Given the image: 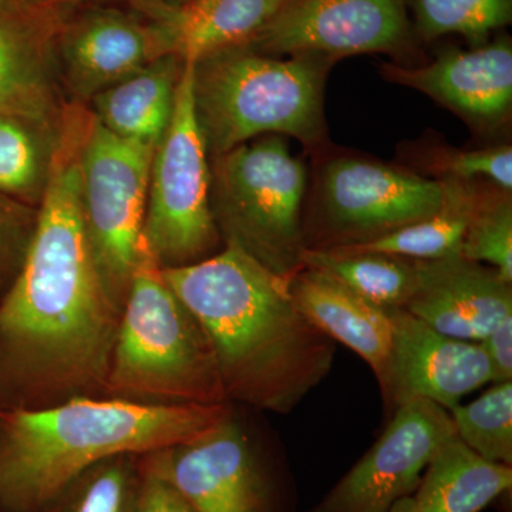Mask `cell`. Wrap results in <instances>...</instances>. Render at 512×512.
Returning <instances> with one entry per match:
<instances>
[{"label": "cell", "instance_id": "obj_10", "mask_svg": "<svg viewBox=\"0 0 512 512\" xmlns=\"http://www.w3.org/2000/svg\"><path fill=\"white\" fill-rule=\"evenodd\" d=\"M413 43L407 0H286L247 43L271 56L403 55Z\"/></svg>", "mask_w": 512, "mask_h": 512}, {"label": "cell", "instance_id": "obj_27", "mask_svg": "<svg viewBox=\"0 0 512 512\" xmlns=\"http://www.w3.org/2000/svg\"><path fill=\"white\" fill-rule=\"evenodd\" d=\"M458 439L481 457L512 467V380L450 410Z\"/></svg>", "mask_w": 512, "mask_h": 512}, {"label": "cell", "instance_id": "obj_1", "mask_svg": "<svg viewBox=\"0 0 512 512\" xmlns=\"http://www.w3.org/2000/svg\"><path fill=\"white\" fill-rule=\"evenodd\" d=\"M28 251L0 299V410L104 397L123 309L101 281L80 207L87 110L67 106Z\"/></svg>", "mask_w": 512, "mask_h": 512}, {"label": "cell", "instance_id": "obj_34", "mask_svg": "<svg viewBox=\"0 0 512 512\" xmlns=\"http://www.w3.org/2000/svg\"><path fill=\"white\" fill-rule=\"evenodd\" d=\"M35 5H55L57 0H33Z\"/></svg>", "mask_w": 512, "mask_h": 512}, {"label": "cell", "instance_id": "obj_30", "mask_svg": "<svg viewBox=\"0 0 512 512\" xmlns=\"http://www.w3.org/2000/svg\"><path fill=\"white\" fill-rule=\"evenodd\" d=\"M133 512H194L165 473L160 450L141 456V480Z\"/></svg>", "mask_w": 512, "mask_h": 512}, {"label": "cell", "instance_id": "obj_7", "mask_svg": "<svg viewBox=\"0 0 512 512\" xmlns=\"http://www.w3.org/2000/svg\"><path fill=\"white\" fill-rule=\"evenodd\" d=\"M194 63L184 62L170 126L154 150L143 242L161 268L197 264L222 244L210 205V156L195 117Z\"/></svg>", "mask_w": 512, "mask_h": 512}, {"label": "cell", "instance_id": "obj_8", "mask_svg": "<svg viewBox=\"0 0 512 512\" xmlns=\"http://www.w3.org/2000/svg\"><path fill=\"white\" fill-rule=\"evenodd\" d=\"M157 146L110 133L92 111L79 150L80 207L104 286L123 309L136 269Z\"/></svg>", "mask_w": 512, "mask_h": 512}, {"label": "cell", "instance_id": "obj_3", "mask_svg": "<svg viewBox=\"0 0 512 512\" xmlns=\"http://www.w3.org/2000/svg\"><path fill=\"white\" fill-rule=\"evenodd\" d=\"M231 412V403L158 407L107 397L0 410V512H50L100 461L197 439Z\"/></svg>", "mask_w": 512, "mask_h": 512}, {"label": "cell", "instance_id": "obj_31", "mask_svg": "<svg viewBox=\"0 0 512 512\" xmlns=\"http://www.w3.org/2000/svg\"><path fill=\"white\" fill-rule=\"evenodd\" d=\"M36 214L23 220H10L0 212V278L18 274L35 231Z\"/></svg>", "mask_w": 512, "mask_h": 512}, {"label": "cell", "instance_id": "obj_6", "mask_svg": "<svg viewBox=\"0 0 512 512\" xmlns=\"http://www.w3.org/2000/svg\"><path fill=\"white\" fill-rule=\"evenodd\" d=\"M210 205L222 245L288 278L302 266L306 167L281 136H262L210 157Z\"/></svg>", "mask_w": 512, "mask_h": 512}, {"label": "cell", "instance_id": "obj_26", "mask_svg": "<svg viewBox=\"0 0 512 512\" xmlns=\"http://www.w3.org/2000/svg\"><path fill=\"white\" fill-rule=\"evenodd\" d=\"M141 456L120 454L100 461L67 488L50 512H133Z\"/></svg>", "mask_w": 512, "mask_h": 512}, {"label": "cell", "instance_id": "obj_9", "mask_svg": "<svg viewBox=\"0 0 512 512\" xmlns=\"http://www.w3.org/2000/svg\"><path fill=\"white\" fill-rule=\"evenodd\" d=\"M319 212L328 242L360 244L407 227L439 210L443 185L393 165L338 157L319 175Z\"/></svg>", "mask_w": 512, "mask_h": 512}, {"label": "cell", "instance_id": "obj_24", "mask_svg": "<svg viewBox=\"0 0 512 512\" xmlns=\"http://www.w3.org/2000/svg\"><path fill=\"white\" fill-rule=\"evenodd\" d=\"M57 126L0 116V191L39 205L49 177Z\"/></svg>", "mask_w": 512, "mask_h": 512}, {"label": "cell", "instance_id": "obj_2", "mask_svg": "<svg viewBox=\"0 0 512 512\" xmlns=\"http://www.w3.org/2000/svg\"><path fill=\"white\" fill-rule=\"evenodd\" d=\"M163 275L210 340L229 403L291 413L329 375L335 342L298 311L288 278L241 249Z\"/></svg>", "mask_w": 512, "mask_h": 512}, {"label": "cell", "instance_id": "obj_14", "mask_svg": "<svg viewBox=\"0 0 512 512\" xmlns=\"http://www.w3.org/2000/svg\"><path fill=\"white\" fill-rule=\"evenodd\" d=\"M384 79L412 87L458 114L474 130H498L511 116L512 43L508 36L451 49L420 67L382 64Z\"/></svg>", "mask_w": 512, "mask_h": 512}, {"label": "cell", "instance_id": "obj_20", "mask_svg": "<svg viewBox=\"0 0 512 512\" xmlns=\"http://www.w3.org/2000/svg\"><path fill=\"white\" fill-rule=\"evenodd\" d=\"M183 70L181 57H160L94 96L90 111L110 133L157 146L170 126Z\"/></svg>", "mask_w": 512, "mask_h": 512}, {"label": "cell", "instance_id": "obj_33", "mask_svg": "<svg viewBox=\"0 0 512 512\" xmlns=\"http://www.w3.org/2000/svg\"><path fill=\"white\" fill-rule=\"evenodd\" d=\"M389 512H419L417 505L414 503L413 497H406L403 500L397 501L396 504L390 508Z\"/></svg>", "mask_w": 512, "mask_h": 512}, {"label": "cell", "instance_id": "obj_22", "mask_svg": "<svg viewBox=\"0 0 512 512\" xmlns=\"http://www.w3.org/2000/svg\"><path fill=\"white\" fill-rule=\"evenodd\" d=\"M439 181L443 185V202L439 210L430 217L372 241L326 249L342 252H382L416 261L460 255L481 185L478 181L456 178H440Z\"/></svg>", "mask_w": 512, "mask_h": 512}, {"label": "cell", "instance_id": "obj_32", "mask_svg": "<svg viewBox=\"0 0 512 512\" xmlns=\"http://www.w3.org/2000/svg\"><path fill=\"white\" fill-rule=\"evenodd\" d=\"M480 343L490 360L494 383L510 382L512 380V316L491 330Z\"/></svg>", "mask_w": 512, "mask_h": 512}, {"label": "cell", "instance_id": "obj_16", "mask_svg": "<svg viewBox=\"0 0 512 512\" xmlns=\"http://www.w3.org/2000/svg\"><path fill=\"white\" fill-rule=\"evenodd\" d=\"M406 311L451 338L481 342L512 316V289L495 269L461 255L417 261Z\"/></svg>", "mask_w": 512, "mask_h": 512}, {"label": "cell", "instance_id": "obj_15", "mask_svg": "<svg viewBox=\"0 0 512 512\" xmlns=\"http://www.w3.org/2000/svg\"><path fill=\"white\" fill-rule=\"evenodd\" d=\"M57 55L70 92L90 101L173 53L156 20L144 23L116 10H96L60 26Z\"/></svg>", "mask_w": 512, "mask_h": 512}, {"label": "cell", "instance_id": "obj_5", "mask_svg": "<svg viewBox=\"0 0 512 512\" xmlns=\"http://www.w3.org/2000/svg\"><path fill=\"white\" fill-rule=\"evenodd\" d=\"M104 397L158 407L229 403L210 340L144 242L121 311Z\"/></svg>", "mask_w": 512, "mask_h": 512}, {"label": "cell", "instance_id": "obj_4", "mask_svg": "<svg viewBox=\"0 0 512 512\" xmlns=\"http://www.w3.org/2000/svg\"><path fill=\"white\" fill-rule=\"evenodd\" d=\"M336 60L301 53L265 55L235 46L194 63L192 96L208 156L262 136H289L315 150L325 143L326 76Z\"/></svg>", "mask_w": 512, "mask_h": 512}, {"label": "cell", "instance_id": "obj_21", "mask_svg": "<svg viewBox=\"0 0 512 512\" xmlns=\"http://www.w3.org/2000/svg\"><path fill=\"white\" fill-rule=\"evenodd\" d=\"M511 485L512 467L481 457L456 434L431 457L412 497L419 512H480Z\"/></svg>", "mask_w": 512, "mask_h": 512}, {"label": "cell", "instance_id": "obj_17", "mask_svg": "<svg viewBox=\"0 0 512 512\" xmlns=\"http://www.w3.org/2000/svg\"><path fill=\"white\" fill-rule=\"evenodd\" d=\"M55 5L15 12L0 5V116L57 126L60 104L55 62L60 22Z\"/></svg>", "mask_w": 512, "mask_h": 512}, {"label": "cell", "instance_id": "obj_28", "mask_svg": "<svg viewBox=\"0 0 512 512\" xmlns=\"http://www.w3.org/2000/svg\"><path fill=\"white\" fill-rule=\"evenodd\" d=\"M461 256L495 269L512 284L511 192L494 184L481 185L480 195L468 222Z\"/></svg>", "mask_w": 512, "mask_h": 512}, {"label": "cell", "instance_id": "obj_25", "mask_svg": "<svg viewBox=\"0 0 512 512\" xmlns=\"http://www.w3.org/2000/svg\"><path fill=\"white\" fill-rule=\"evenodd\" d=\"M413 30L423 40L463 36L483 46L497 30L510 25L512 0H407Z\"/></svg>", "mask_w": 512, "mask_h": 512}, {"label": "cell", "instance_id": "obj_18", "mask_svg": "<svg viewBox=\"0 0 512 512\" xmlns=\"http://www.w3.org/2000/svg\"><path fill=\"white\" fill-rule=\"evenodd\" d=\"M288 291L298 311L315 328L333 342L348 346L372 367L382 389L392 353L389 313L308 266L302 265L288 276Z\"/></svg>", "mask_w": 512, "mask_h": 512}, {"label": "cell", "instance_id": "obj_19", "mask_svg": "<svg viewBox=\"0 0 512 512\" xmlns=\"http://www.w3.org/2000/svg\"><path fill=\"white\" fill-rule=\"evenodd\" d=\"M286 0H178L157 10L170 52L195 63L229 47L247 45Z\"/></svg>", "mask_w": 512, "mask_h": 512}, {"label": "cell", "instance_id": "obj_13", "mask_svg": "<svg viewBox=\"0 0 512 512\" xmlns=\"http://www.w3.org/2000/svg\"><path fill=\"white\" fill-rule=\"evenodd\" d=\"M389 315L392 353L382 392L394 406L421 399L450 412L467 394L494 383L490 360L480 342L443 335L406 309Z\"/></svg>", "mask_w": 512, "mask_h": 512}, {"label": "cell", "instance_id": "obj_11", "mask_svg": "<svg viewBox=\"0 0 512 512\" xmlns=\"http://www.w3.org/2000/svg\"><path fill=\"white\" fill-rule=\"evenodd\" d=\"M456 436L448 410L429 400L400 404L387 429L309 512H389L412 497L441 444Z\"/></svg>", "mask_w": 512, "mask_h": 512}, {"label": "cell", "instance_id": "obj_23", "mask_svg": "<svg viewBox=\"0 0 512 512\" xmlns=\"http://www.w3.org/2000/svg\"><path fill=\"white\" fill-rule=\"evenodd\" d=\"M302 265L329 275L386 313L406 309L419 281L416 259L382 252L305 248Z\"/></svg>", "mask_w": 512, "mask_h": 512}, {"label": "cell", "instance_id": "obj_29", "mask_svg": "<svg viewBox=\"0 0 512 512\" xmlns=\"http://www.w3.org/2000/svg\"><path fill=\"white\" fill-rule=\"evenodd\" d=\"M421 167L440 178L483 181L501 190L512 191V148L501 146L481 150H458L451 147L424 148Z\"/></svg>", "mask_w": 512, "mask_h": 512}, {"label": "cell", "instance_id": "obj_12", "mask_svg": "<svg viewBox=\"0 0 512 512\" xmlns=\"http://www.w3.org/2000/svg\"><path fill=\"white\" fill-rule=\"evenodd\" d=\"M160 456L194 512H278L274 480L232 412L197 439L160 450Z\"/></svg>", "mask_w": 512, "mask_h": 512}]
</instances>
